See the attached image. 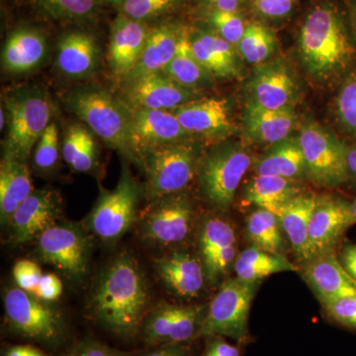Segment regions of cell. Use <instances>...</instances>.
<instances>
[{"mask_svg": "<svg viewBox=\"0 0 356 356\" xmlns=\"http://www.w3.org/2000/svg\"><path fill=\"white\" fill-rule=\"evenodd\" d=\"M163 72L178 83L199 91L211 88L215 77L194 55L191 37L185 32L181 33L175 57Z\"/></svg>", "mask_w": 356, "mask_h": 356, "instance_id": "34", "label": "cell"}, {"mask_svg": "<svg viewBox=\"0 0 356 356\" xmlns=\"http://www.w3.org/2000/svg\"><path fill=\"white\" fill-rule=\"evenodd\" d=\"M297 180L257 175L245 188V199L248 203L264 208L277 216L281 208L301 194Z\"/></svg>", "mask_w": 356, "mask_h": 356, "instance_id": "32", "label": "cell"}, {"mask_svg": "<svg viewBox=\"0 0 356 356\" xmlns=\"http://www.w3.org/2000/svg\"><path fill=\"white\" fill-rule=\"evenodd\" d=\"M351 203V212H353V220L356 224V197L350 201Z\"/></svg>", "mask_w": 356, "mask_h": 356, "instance_id": "55", "label": "cell"}, {"mask_svg": "<svg viewBox=\"0 0 356 356\" xmlns=\"http://www.w3.org/2000/svg\"><path fill=\"white\" fill-rule=\"evenodd\" d=\"M62 198L51 189L33 191L24 202L14 212L8 224L11 241L24 243L39 238L62 216Z\"/></svg>", "mask_w": 356, "mask_h": 356, "instance_id": "19", "label": "cell"}, {"mask_svg": "<svg viewBox=\"0 0 356 356\" xmlns=\"http://www.w3.org/2000/svg\"><path fill=\"white\" fill-rule=\"evenodd\" d=\"M297 124L293 107L271 110L248 102L243 110L245 137L252 143L273 145L290 137Z\"/></svg>", "mask_w": 356, "mask_h": 356, "instance_id": "24", "label": "cell"}, {"mask_svg": "<svg viewBox=\"0 0 356 356\" xmlns=\"http://www.w3.org/2000/svg\"><path fill=\"white\" fill-rule=\"evenodd\" d=\"M299 271L321 304L356 295V280L341 266L336 250L315 252L300 264Z\"/></svg>", "mask_w": 356, "mask_h": 356, "instance_id": "18", "label": "cell"}, {"mask_svg": "<svg viewBox=\"0 0 356 356\" xmlns=\"http://www.w3.org/2000/svg\"><path fill=\"white\" fill-rule=\"evenodd\" d=\"M63 293L62 280L56 274H43L40 280L35 296L44 302L55 301Z\"/></svg>", "mask_w": 356, "mask_h": 356, "instance_id": "47", "label": "cell"}, {"mask_svg": "<svg viewBox=\"0 0 356 356\" xmlns=\"http://www.w3.org/2000/svg\"><path fill=\"white\" fill-rule=\"evenodd\" d=\"M191 48L199 62L218 79L240 76L241 65L235 47L213 33H199L191 38Z\"/></svg>", "mask_w": 356, "mask_h": 356, "instance_id": "30", "label": "cell"}, {"mask_svg": "<svg viewBox=\"0 0 356 356\" xmlns=\"http://www.w3.org/2000/svg\"><path fill=\"white\" fill-rule=\"evenodd\" d=\"M211 22L220 36L234 47H238L247 28L242 17L236 13H226L217 9L211 14Z\"/></svg>", "mask_w": 356, "mask_h": 356, "instance_id": "41", "label": "cell"}, {"mask_svg": "<svg viewBox=\"0 0 356 356\" xmlns=\"http://www.w3.org/2000/svg\"><path fill=\"white\" fill-rule=\"evenodd\" d=\"M58 159V130L55 122H51L42 134L34 154V163L41 170H50Z\"/></svg>", "mask_w": 356, "mask_h": 356, "instance_id": "40", "label": "cell"}, {"mask_svg": "<svg viewBox=\"0 0 356 356\" xmlns=\"http://www.w3.org/2000/svg\"><path fill=\"white\" fill-rule=\"evenodd\" d=\"M172 112L189 136L222 140L235 131L233 111L226 98H198Z\"/></svg>", "mask_w": 356, "mask_h": 356, "instance_id": "17", "label": "cell"}, {"mask_svg": "<svg viewBox=\"0 0 356 356\" xmlns=\"http://www.w3.org/2000/svg\"><path fill=\"white\" fill-rule=\"evenodd\" d=\"M261 283L248 282L238 277L222 281L219 292L208 306L197 339L222 336L240 344L248 343L250 306Z\"/></svg>", "mask_w": 356, "mask_h": 356, "instance_id": "8", "label": "cell"}, {"mask_svg": "<svg viewBox=\"0 0 356 356\" xmlns=\"http://www.w3.org/2000/svg\"><path fill=\"white\" fill-rule=\"evenodd\" d=\"M298 140L305 159L307 178L318 186H341L348 181L346 144L314 121L300 129Z\"/></svg>", "mask_w": 356, "mask_h": 356, "instance_id": "9", "label": "cell"}, {"mask_svg": "<svg viewBox=\"0 0 356 356\" xmlns=\"http://www.w3.org/2000/svg\"><path fill=\"white\" fill-rule=\"evenodd\" d=\"M173 0H124V15L134 20L143 21L165 13L172 6Z\"/></svg>", "mask_w": 356, "mask_h": 356, "instance_id": "43", "label": "cell"}, {"mask_svg": "<svg viewBox=\"0 0 356 356\" xmlns=\"http://www.w3.org/2000/svg\"><path fill=\"white\" fill-rule=\"evenodd\" d=\"M8 133L4 149L22 161L50 125L53 106L48 93L38 86L13 89L6 96Z\"/></svg>", "mask_w": 356, "mask_h": 356, "instance_id": "4", "label": "cell"}, {"mask_svg": "<svg viewBox=\"0 0 356 356\" xmlns=\"http://www.w3.org/2000/svg\"><path fill=\"white\" fill-rule=\"evenodd\" d=\"M32 179L26 161L4 152L0 166V216L8 224L21 204L32 193Z\"/></svg>", "mask_w": 356, "mask_h": 356, "instance_id": "27", "label": "cell"}, {"mask_svg": "<svg viewBox=\"0 0 356 356\" xmlns=\"http://www.w3.org/2000/svg\"><path fill=\"white\" fill-rule=\"evenodd\" d=\"M254 170L257 175H275L292 180L307 177L305 159L298 137H288L270 145L254 163Z\"/></svg>", "mask_w": 356, "mask_h": 356, "instance_id": "31", "label": "cell"}, {"mask_svg": "<svg viewBox=\"0 0 356 356\" xmlns=\"http://www.w3.org/2000/svg\"><path fill=\"white\" fill-rule=\"evenodd\" d=\"M140 185L126 166L113 191L100 192L88 218V229L105 242H114L125 235L137 217Z\"/></svg>", "mask_w": 356, "mask_h": 356, "instance_id": "10", "label": "cell"}, {"mask_svg": "<svg viewBox=\"0 0 356 356\" xmlns=\"http://www.w3.org/2000/svg\"><path fill=\"white\" fill-rule=\"evenodd\" d=\"M295 0H255L257 11L268 18H282L291 13Z\"/></svg>", "mask_w": 356, "mask_h": 356, "instance_id": "46", "label": "cell"}, {"mask_svg": "<svg viewBox=\"0 0 356 356\" xmlns=\"http://www.w3.org/2000/svg\"><path fill=\"white\" fill-rule=\"evenodd\" d=\"M42 275L43 273L36 262L22 259L13 267V277L18 287L33 295L37 291Z\"/></svg>", "mask_w": 356, "mask_h": 356, "instance_id": "45", "label": "cell"}, {"mask_svg": "<svg viewBox=\"0 0 356 356\" xmlns=\"http://www.w3.org/2000/svg\"><path fill=\"white\" fill-rule=\"evenodd\" d=\"M136 353L112 348L95 339H84L72 346L63 356H132Z\"/></svg>", "mask_w": 356, "mask_h": 356, "instance_id": "44", "label": "cell"}, {"mask_svg": "<svg viewBox=\"0 0 356 356\" xmlns=\"http://www.w3.org/2000/svg\"><path fill=\"white\" fill-rule=\"evenodd\" d=\"M3 356H51L44 351L30 344L11 346L4 350Z\"/></svg>", "mask_w": 356, "mask_h": 356, "instance_id": "51", "label": "cell"}, {"mask_svg": "<svg viewBox=\"0 0 356 356\" xmlns=\"http://www.w3.org/2000/svg\"><path fill=\"white\" fill-rule=\"evenodd\" d=\"M283 234L280 218L264 208L252 211L245 221V236L250 245L266 252L285 255Z\"/></svg>", "mask_w": 356, "mask_h": 356, "instance_id": "35", "label": "cell"}, {"mask_svg": "<svg viewBox=\"0 0 356 356\" xmlns=\"http://www.w3.org/2000/svg\"><path fill=\"white\" fill-rule=\"evenodd\" d=\"M198 248L210 285H217L234 269L238 257V241L233 225L221 217L206 218L199 228Z\"/></svg>", "mask_w": 356, "mask_h": 356, "instance_id": "14", "label": "cell"}, {"mask_svg": "<svg viewBox=\"0 0 356 356\" xmlns=\"http://www.w3.org/2000/svg\"><path fill=\"white\" fill-rule=\"evenodd\" d=\"M217 10L236 13L241 0H208Z\"/></svg>", "mask_w": 356, "mask_h": 356, "instance_id": "53", "label": "cell"}, {"mask_svg": "<svg viewBox=\"0 0 356 356\" xmlns=\"http://www.w3.org/2000/svg\"><path fill=\"white\" fill-rule=\"evenodd\" d=\"M247 89L248 102L271 110L290 108L299 96L296 79L280 58L255 65Z\"/></svg>", "mask_w": 356, "mask_h": 356, "instance_id": "15", "label": "cell"}, {"mask_svg": "<svg viewBox=\"0 0 356 356\" xmlns=\"http://www.w3.org/2000/svg\"><path fill=\"white\" fill-rule=\"evenodd\" d=\"M252 161L241 144L222 145L201 156L196 175L204 198L217 210H229Z\"/></svg>", "mask_w": 356, "mask_h": 356, "instance_id": "6", "label": "cell"}, {"mask_svg": "<svg viewBox=\"0 0 356 356\" xmlns=\"http://www.w3.org/2000/svg\"><path fill=\"white\" fill-rule=\"evenodd\" d=\"M149 294L144 274L130 254L117 257L103 271L88 311L100 327L115 336H137L149 314Z\"/></svg>", "mask_w": 356, "mask_h": 356, "instance_id": "1", "label": "cell"}, {"mask_svg": "<svg viewBox=\"0 0 356 356\" xmlns=\"http://www.w3.org/2000/svg\"><path fill=\"white\" fill-rule=\"evenodd\" d=\"M317 195L302 192L285 204L278 212L281 228L300 264L311 257L309 226Z\"/></svg>", "mask_w": 356, "mask_h": 356, "instance_id": "26", "label": "cell"}, {"mask_svg": "<svg viewBox=\"0 0 356 356\" xmlns=\"http://www.w3.org/2000/svg\"><path fill=\"white\" fill-rule=\"evenodd\" d=\"M151 30L142 21L120 14L111 26L109 65L112 74L123 83L137 64Z\"/></svg>", "mask_w": 356, "mask_h": 356, "instance_id": "22", "label": "cell"}, {"mask_svg": "<svg viewBox=\"0 0 356 356\" xmlns=\"http://www.w3.org/2000/svg\"><path fill=\"white\" fill-rule=\"evenodd\" d=\"M198 98L201 91L178 83L163 72L123 83V99L131 108L173 111Z\"/></svg>", "mask_w": 356, "mask_h": 356, "instance_id": "16", "label": "cell"}, {"mask_svg": "<svg viewBox=\"0 0 356 356\" xmlns=\"http://www.w3.org/2000/svg\"><path fill=\"white\" fill-rule=\"evenodd\" d=\"M44 35L30 28L15 30L2 51V65L10 74H23L36 69L47 55Z\"/></svg>", "mask_w": 356, "mask_h": 356, "instance_id": "28", "label": "cell"}, {"mask_svg": "<svg viewBox=\"0 0 356 356\" xmlns=\"http://www.w3.org/2000/svg\"><path fill=\"white\" fill-rule=\"evenodd\" d=\"M346 168H348V181L356 184V144L346 145Z\"/></svg>", "mask_w": 356, "mask_h": 356, "instance_id": "52", "label": "cell"}, {"mask_svg": "<svg viewBox=\"0 0 356 356\" xmlns=\"http://www.w3.org/2000/svg\"><path fill=\"white\" fill-rule=\"evenodd\" d=\"M325 316L334 324L356 332V295L322 304Z\"/></svg>", "mask_w": 356, "mask_h": 356, "instance_id": "42", "label": "cell"}, {"mask_svg": "<svg viewBox=\"0 0 356 356\" xmlns=\"http://www.w3.org/2000/svg\"><path fill=\"white\" fill-rule=\"evenodd\" d=\"M132 356H189L180 344H163L153 346L146 353H135Z\"/></svg>", "mask_w": 356, "mask_h": 356, "instance_id": "50", "label": "cell"}, {"mask_svg": "<svg viewBox=\"0 0 356 356\" xmlns=\"http://www.w3.org/2000/svg\"><path fill=\"white\" fill-rule=\"evenodd\" d=\"M131 136L139 158L140 153L147 149L188 139V134L172 111L131 108Z\"/></svg>", "mask_w": 356, "mask_h": 356, "instance_id": "21", "label": "cell"}, {"mask_svg": "<svg viewBox=\"0 0 356 356\" xmlns=\"http://www.w3.org/2000/svg\"><path fill=\"white\" fill-rule=\"evenodd\" d=\"M63 142V156L72 170L79 172L92 170L96 163V143L88 128L74 124L67 129Z\"/></svg>", "mask_w": 356, "mask_h": 356, "instance_id": "36", "label": "cell"}, {"mask_svg": "<svg viewBox=\"0 0 356 356\" xmlns=\"http://www.w3.org/2000/svg\"><path fill=\"white\" fill-rule=\"evenodd\" d=\"M302 64L322 83L344 77L356 60V41L350 18L332 2L309 11L299 34Z\"/></svg>", "mask_w": 356, "mask_h": 356, "instance_id": "2", "label": "cell"}, {"mask_svg": "<svg viewBox=\"0 0 356 356\" xmlns=\"http://www.w3.org/2000/svg\"><path fill=\"white\" fill-rule=\"evenodd\" d=\"M334 106L341 128L356 138V69L351 70L344 76Z\"/></svg>", "mask_w": 356, "mask_h": 356, "instance_id": "38", "label": "cell"}, {"mask_svg": "<svg viewBox=\"0 0 356 356\" xmlns=\"http://www.w3.org/2000/svg\"><path fill=\"white\" fill-rule=\"evenodd\" d=\"M6 324L18 336L46 346H58L67 334L62 313L19 287H11L4 297Z\"/></svg>", "mask_w": 356, "mask_h": 356, "instance_id": "7", "label": "cell"}, {"mask_svg": "<svg viewBox=\"0 0 356 356\" xmlns=\"http://www.w3.org/2000/svg\"><path fill=\"white\" fill-rule=\"evenodd\" d=\"M149 200L180 193L197 175L200 149L189 140L147 149L140 154Z\"/></svg>", "mask_w": 356, "mask_h": 356, "instance_id": "5", "label": "cell"}, {"mask_svg": "<svg viewBox=\"0 0 356 356\" xmlns=\"http://www.w3.org/2000/svg\"><path fill=\"white\" fill-rule=\"evenodd\" d=\"M47 13L58 19H79L95 11L96 0H38Z\"/></svg>", "mask_w": 356, "mask_h": 356, "instance_id": "39", "label": "cell"}, {"mask_svg": "<svg viewBox=\"0 0 356 356\" xmlns=\"http://www.w3.org/2000/svg\"><path fill=\"white\" fill-rule=\"evenodd\" d=\"M205 339L203 356H241L240 348L229 343L222 336H208Z\"/></svg>", "mask_w": 356, "mask_h": 356, "instance_id": "48", "label": "cell"}, {"mask_svg": "<svg viewBox=\"0 0 356 356\" xmlns=\"http://www.w3.org/2000/svg\"><path fill=\"white\" fill-rule=\"evenodd\" d=\"M355 224L350 201L341 196L317 195L309 226L311 255L320 250H336Z\"/></svg>", "mask_w": 356, "mask_h": 356, "instance_id": "20", "label": "cell"}, {"mask_svg": "<svg viewBox=\"0 0 356 356\" xmlns=\"http://www.w3.org/2000/svg\"><path fill=\"white\" fill-rule=\"evenodd\" d=\"M350 22L353 36L356 41V0H350Z\"/></svg>", "mask_w": 356, "mask_h": 356, "instance_id": "54", "label": "cell"}, {"mask_svg": "<svg viewBox=\"0 0 356 356\" xmlns=\"http://www.w3.org/2000/svg\"><path fill=\"white\" fill-rule=\"evenodd\" d=\"M234 270L238 280L257 282L271 274L299 271V267L285 255L273 254L250 245L238 254Z\"/></svg>", "mask_w": 356, "mask_h": 356, "instance_id": "33", "label": "cell"}, {"mask_svg": "<svg viewBox=\"0 0 356 356\" xmlns=\"http://www.w3.org/2000/svg\"><path fill=\"white\" fill-rule=\"evenodd\" d=\"M341 266L356 280V243H346L339 254Z\"/></svg>", "mask_w": 356, "mask_h": 356, "instance_id": "49", "label": "cell"}, {"mask_svg": "<svg viewBox=\"0 0 356 356\" xmlns=\"http://www.w3.org/2000/svg\"><path fill=\"white\" fill-rule=\"evenodd\" d=\"M156 270L165 287L184 298L197 296L207 281L200 259L180 250L158 259Z\"/></svg>", "mask_w": 356, "mask_h": 356, "instance_id": "23", "label": "cell"}, {"mask_svg": "<svg viewBox=\"0 0 356 356\" xmlns=\"http://www.w3.org/2000/svg\"><path fill=\"white\" fill-rule=\"evenodd\" d=\"M193 220L191 201L184 194H173L154 201L143 216L140 232L147 242L170 247L187 240Z\"/></svg>", "mask_w": 356, "mask_h": 356, "instance_id": "13", "label": "cell"}, {"mask_svg": "<svg viewBox=\"0 0 356 356\" xmlns=\"http://www.w3.org/2000/svg\"><path fill=\"white\" fill-rule=\"evenodd\" d=\"M181 33L170 25H161L151 30L142 55L123 83L163 72L177 53Z\"/></svg>", "mask_w": 356, "mask_h": 356, "instance_id": "29", "label": "cell"}, {"mask_svg": "<svg viewBox=\"0 0 356 356\" xmlns=\"http://www.w3.org/2000/svg\"><path fill=\"white\" fill-rule=\"evenodd\" d=\"M100 48L91 35L83 32L67 33L60 39L57 50V67L72 79L91 76L100 63Z\"/></svg>", "mask_w": 356, "mask_h": 356, "instance_id": "25", "label": "cell"}, {"mask_svg": "<svg viewBox=\"0 0 356 356\" xmlns=\"http://www.w3.org/2000/svg\"><path fill=\"white\" fill-rule=\"evenodd\" d=\"M3 113V108H1V112H0V121H1V123H0V128H1V130L3 129L4 121H6V116H4Z\"/></svg>", "mask_w": 356, "mask_h": 356, "instance_id": "56", "label": "cell"}, {"mask_svg": "<svg viewBox=\"0 0 356 356\" xmlns=\"http://www.w3.org/2000/svg\"><path fill=\"white\" fill-rule=\"evenodd\" d=\"M238 54L248 63L259 65L270 60L276 50V39L273 33L261 24H250L238 47Z\"/></svg>", "mask_w": 356, "mask_h": 356, "instance_id": "37", "label": "cell"}, {"mask_svg": "<svg viewBox=\"0 0 356 356\" xmlns=\"http://www.w3.org/2000/svg\"><path fill=\"white\" fill-rule=\"evenodd\" d=\"M208 306L161 303L149 312L140 334L149 346L180 344L197 339Z\"/></svg>", "mask_w": 356, "mask_h": 356, "instance_id": "12", "label": "cell"}, {"mask_svg": "<svg viewBox=\"0 0 356 356\" xmlns=\"http://www.w3.org/2000/svg\"><path fill=\"white\" fill-rule=\"evenodd\" d=\"M254 1H255V0H254Z\"/></svg>", "mask_w": 356, "mask_h": 356, "instance_id": "57", "label": "cell"}, {"mask_svg": "<svg viewBox=\"0 0 356 356\" xmlns=\"http://www.w3.org/2000/svg\"><path fill=\"white\" fill-rule=\"evenodd\" d=\"M91 245L90 236L83 227L60 222L39 236L37 254L70 280H81L88 273Z\"/></svg>", "mask_w": 356, "mask_h": 356, "instance_id": "11", "label": "cell"}, {"mask_svg": "<svg viewBox=\"0 0 356 356\" xmlns=\"http://www.w3.org/2000/svg\"><path fill=\"white\" fill-rule=\"evenodd\" d=\"M65 104L98 137L135 165L140 166L131 136V107L100 86H81L65 96Z\"/></svg>", "mask_w": 356, "mask_h": 356, "instance_id": "3", "label": "cell"}]
</instances>
